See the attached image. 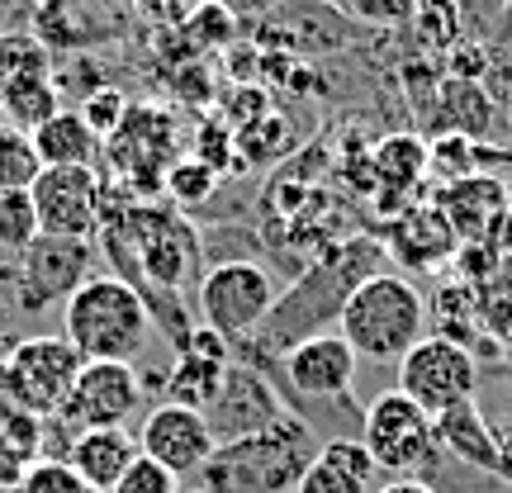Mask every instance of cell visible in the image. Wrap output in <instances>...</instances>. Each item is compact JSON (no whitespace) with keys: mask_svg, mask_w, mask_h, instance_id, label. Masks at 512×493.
<instances>
[{"mask_svg":"<svg viewBox=\"0 0 512 493\" xmlns=\"http://www.w3.org/2000/svg\"><path fill=\"white\" fill-rule=\"evenodd\" d=\"M437 422V446L441 456H456L465 470L475 475L503 479V451H498V432L489 427V418L479 413V403H460L451 413H441Z\"/></svg>","mask_w":512,"mask_h":493,"instance_id":"cell-17","label":"cell"},{"mask_svg":"<svg viewBox=\"0 0 512 493\" xmlns=\"http://www.w3.org/2000/svg\"><path fill=\"white\" fill-rule=\"evenodd\" d=\"M181 493H209V489H200V484H190V489H181Z\"/></svg>","mask_w":512,"mask_h":493,"instance_id":"cell-40","label":"cell"},{"mask_svg":"<svg viewBox=\"0 0 512 493\" xmlns=\"http://www.w3.org/2000/svg\"><path fill=\"white\" fill-rule=\"evenodd\" d=\"M479 384H484V366L479 356L456 337L427 332L418 347L399 361V389L418 403L427 418H441L460 403H475Z\"/></svg>","mask_w":512,"mask_h":493,"instance_id":"cell-8","label":"cell"},{"mask_svg":"<svg viewBox=\"0 0 512 493\" xmlns=\"http://www.w3.org/2000/svg\"><path fill=\"white\" fill-rule=\"evenodd\" d=\"M34 238H43L34 195H29V190H5V195H0V247L24 252Z\"/></svg>","mask_w":512,"mask_h":493,"instance_id":"cell-25","label":"cell"},{"mask_svg":"<svg viewBox=\"0 0 512 493\" xmlns=\"http://www.w3.org/2000/svg\"><path fill=\"white\" fill-rule=\"evenodd\" d=\"M100 171L95 166H43L29 185L38 228L48 238H95L100 228Z\"/></svg>","mask_w":512,"mask_h":493,"instance_id":"cell-12","label":"cell"},{"mask_svg":"<svg viewBox=\"0 0 512 493\" xmlns=\"http://www.w3.org/2000/svg\"><path fill=\"white\" fill-rule=\"evenodd\" d=\"M38 171H43V162L34 152V138L10 119H0V195L5 190H29Z\"/></svg>","mask_w":512,"mask_h":493,"instance_id":"cell-24","label":"cell"},{"mask_svg":"<svg viewBox=\"0 0 512 493\" xmlns=\"http://www.w3.org/2000/svg\"><path fill=\"white\" fill-rule=\"evenodd\" d=\"M138 456L143 451H138V437L128 427H91V432H76L67 465L86 479V489H114Z\"/></svg>","mask_w":512,"mask_h":493,"instance_id":"cell-18","label":"cell"},{"mask_svg":"<svg viewBox=\"0 0 512 493\" xmlns=\"http://www.w3.org/2000/svg\"><path fill=\"white\" fill-rule=\"evenodd\" d=\"M204 0H133L138 19H147L152 29H181L185 19L200 10Z\"/></svg>","mask_w":512,"mask_h":493,"instance_id":"cell-34","label":"cell"},{"mask_svg":"<svg viewBox=\"0 0 512 493\" xmlns=\"http://www.w3.org/2000/svg\"><path fill=\"white\" fill-rule=\"evenodd\" d=\"M0 337H5V332H0Z\"/></svg>","mask_w":512,"mask_h":493,"instance_id":"cell-42","label":"cell"},{"mask_svg":"<svg viewBox=\"0 0 512 493\" xmlns=\"http://www.w3.org/2000/svg\"><path fill=\"white\" fill-rule=\"evenodd\" d=\"M0 110H5V119L15 128L34 133L43 119H53L62 110V91H57V81L48 76V67L43 72H24L0 91Z\"/></svg>","mask_w":512,"mask_h":493,"instance_id":"cell-22","label":"cell"},{"mask_svg":"<svg viewBox=\"0 0 512 493\" xmlns=\"http://www.w3.org/2000/svg\"><path fill=\"white\" fill-rule=\"evenodd\" d=\"M0 332H15V323H10V318H5V309H0Z\"/></svg>","mask_w":512,"mask_h":493,"instance_id":"cell-39","label":"cell"},{"mask_svg":"<svg viewBox=\"0 0 512 493\" xmlns=\"http://www.w3.org/2000/svg\"><path fill=\"white\" fill-rule=\"evenodd\" d=\"M275 294L280 290H275L271 271L261 261H252V256L214 261L200 275V285H195V318L209 332H219L228 347H238V342L261 332L266 313L275 309Z\"/></svg>","mask_w":512,"mask_h":493,"instance_id":"cell-6","label":"cell"},{"mask_svg":"<svg viewBox=\"0 0 512 493\" xmlns=\"http://www.w3.org/2000/svg\"><path fill=\"white\" fill-rule=\"evenodd\" d=\"M337 332L366 361H384V366L403 361L427 337V299L399 271H380L351 290L342 318H337Z\"/></svg>","mask_w":512,"mask_h":493,"instance_id":"cell-5","label":"cell"},{"mask_svg":"<svg viewBox=\"0 0 512 493\" xmlns=\"http://www.w3.org/2000/svg\"><path fill=\"white\" fill-rule=\"evenodd\" d=\"M408 29L418 34L422 53L437 57V62H446V57L465 43V19H460L456 0H418V10H413V19H408Z\"/></svg>","mask_w":512,"mask_h":493,"instance_id":"cell-23","label":"cell"},{"mask_svg":"<svg viewBox=\"0 0 512 493\" xmlns=\"http://www.w3.org/2000/svg\"><path fill=\"white\" fill-rule=\"evenodd\" d=\"M86 493H114V489H86Z\"/></svg>","mask_w":512,"mask_h":493,"instance_id":"cell-41","label":"cell"},{"mask_svg":"<svg viewBox=\"0 0 512 493\" xmlns=\"http://www.w3.org/2000/svg\"><path fill=\"white\" fill-rule=\"evenodd\" d=\"M361 446L380 465V475L389 479H427V470L441 460L437 422L427 418L403 389H384L380 399H370L366 418H361Z\"/></svg>","mask_w":512,"mask_h":493,"instance_id":"cell-7","label":"cell"},{"mask_svg":"<svg viewBox=\"0 0 512 493\" xmlns=\"http://www.w3.org/2000/svg\"><path fill=\"white\" fill-rule=\"evenodd\" d=\"M384 271V247L370 238H351L342 247H332L328 256H318L313 266L294 275V285L285 294H275V309L266 313V323L256 337H247L252 347L266 356H285L294 342H304L313 332H332V323L342 318V304L351 290Z\"/></svg>","mask_w":512,"mask_h":493,"instance_id":"cell-1","label":"cell"},{"mask_svg":"<svg viewBox=\"0 0 512 493\" xmlns=\"http://www.w3.org/2000/svg\"><path fill=\"white\" fill-rule=\"evenodd\" d=\"M375 479H380V465L370 460L361 437H337L318 446L294 493H375L380 489Z\"/></svg>","mask_w":512,"mask_h":493,"instance_id":"cell-16","label":"cell"},{"mask_svg":"<svg viewBox=\"0 0 512 493\" xmlns=\"http://www.w3.org/2000/svg\"><path fill=\"white\" fill-rule=\"evenodd\" d=\"M86 5H100V10H133V0H86Z\"/></svg>","mask_w":512,"mask_h":493,"instance_id":"cell-37","label":"cell"},{"mask_svg":"<svg viewBox=\"0 0 512 493\" xmlns=\"http://www.w3.org/2000/svg\"><path fill=\"white\" fill-rule=\"evenodd\" d=\"M441 214L456 228V238H489L494 223L508 214V190L494 176H460L441 190Z\"/></svg>","mask_w":512,"mask_h":493,"instance_id":"cell-19","label":"cell"},{"mask_svg":"<svg viewBox=\"0 0 512 493\" xmlns=\"http://www.w3.org/2000/svg\"><path fill=\"white\" fill-rule=\"evenodd\" d=\"M437 114L441 133H460V138H484L494 128V100L479 86L475 76H441L437 91Z\"/></svg>","mask_w":512,"mask_h":493,"instance_id":"cell-21","label":"cell"},{"mask_svg":"<svg viewBox=\"0 0 512 493\" xmlns=\"http://www.w3.org/2000/svg\"><path fill=\"white\" fill-rule=\"evenodd\" d=\"M124 29V10H100L86 0H43L34 10V38L53 53H81L91 43H110Z\"/></svg>","mask_w":512,"mask_h":493,"instance_id":"cell-15","label":"cell"},{"mask_svg":"<svg viewBox=\"0 0 512 493\" xmlns=\"http://www.w3.org/2000/svg\"><path fill=\"white\" fill-rule=\"evenodd\" d=\"M375 493H437V484L432 479H413V475H403V479H384Z\"/></svg>","mask_w":512,"mask_h":493,"instance_id":"cell-35","label":"cell"},{"mask_svg":"<svg viewBox=\"0 0 512 493\" xmlns=\"http://www.w3.org/2000/svg\"><path fill=\"white\" fill-rule=\"evenodd\" d=\"M332 5H337V0H332Z\"/></svg>","mask_w":512,"mask_h":493,"instance_id":"cell-43","label":"cell"},{"mask_svg":"<svg viewBox=\"0 0 512 493\" xmlns=\"http://www.w3.org/2000/svg\"><path fill=\"white\" fill-rule=\"evenodd\" d=\"M337 10H342L351 24H361V29L394 34V29H408L418 0H337Z\"/></svg>","mask_w":512,"mask_h":493,"instance_id":"cell-26","label":"cell"},{"mask_svg":"<svg viewBox=\"0 0 512 493\" xmlns=\"http://www.w3.org/2000/svg\"><path fill=\"white\" fill-rule=\"evenodd\" d=\"M503 361H508V370H512V337H503Z\"/></svg>","mask_w":512,"mask_h":493,"instance_id":"cell-38","label":"cell"},{"mask_svg":"<svg viewBox=\"0 0 512 493\" xmlns=\"http://www.w3.org/2000/svg\"><path fill=\"white\" fill-rule=\"evenodd\" d=\"M285 413H290V408L280 399V389L256 366H247V361H228L214 399L204 403V422H209V432H214L219 446L223 441L256 437V432L275 427Z\"/></svg>","mask_w":512,"mask_h":493,"instance_id":"cell-11","label":"cell"},{"mask_svg":"<svg viewBox=\"0 0 512 493\" xmlns=\"http://www.w3.org/2000/svg\"><path fill=\"white\" fill-rule=\"evenodd\" d=\"M29 138H34V152L43 166H95L105 157V138L72 105H62L53 119H43Z\"/></svg>","mask_w":512,"mask_h":493,"instance_id":"cell-20","label":"cell"},{"mask_svg":"<svg viewBox=\"0 0 512 493\" xmlns=\"http://www.w3.org/2000/svg\"><path fill=\"white\" fill-rule=\"evenodd\" d=\"M176 34H200L195 38V48H223L228 38H238V15H233L223 0H204L200 10L185 19Z\"/></svg>","mask_w":512,"mask_h":493,"instance_id":"cell-27","label":"cell"},{"mask_svg":"<svg viewBox=\"0 0 512 493\" xmlns=\"http://www.w3.org/2000/svg\"><path fill=\"white\" fill-rule=\"evenodd\" d=\"M143 375L124 361H86L76 375L72 394L62 399L57 418L72 432H91V427H128V418L143 408Z\"/></svg>","mask_w":512,"mask_h":493,"instance_id":"cell-10","label":"cell"},{"mask_svg":"<svg viewBox=\"0 0 512 493\" xmlns=\"http://www.w3.org/2000/svg\"><path fill=\"white\" fill-rule=\"evenodd\" d=\"M95 266V238H34L24 252L0 247V309L10 323L62 309Z\"/></svg>","mask_w":512,"mask_h":493,"instance_id":"cell-4","label":"cell"},{"mask_svg":"<svg viewBox=\"0 0 512 493\" xmlns=\"http://www.w3.org/2000/svg\"><path fill=\"white\" fill-rule=\"evenodd\" d=\"M356 29L361 24H351L332 0H271L266 15L256 19V43L313 57V53L347 48L351 38H356Z\"/></svg>","mask_w":512,"mask_h":493,"instance_id":"cell-13","label":"cell"},{"mask_svg":"<svg viewBox=\"0 0 512 493\" xmlns=\"http://www.w3.org/2000/svg\"><path fill=\"white\" fill-rule=\"evenodd\" d=\"M214 432L204 422L200 408L185 403H152L138 432V451L152 456L157 465H166L176 479H195L204 470V460L214 456Z\"/></svg>","mask_w":512,"mask_h":493,"instance_id":"cell-14","label":"cell"},{"mask_svg":"<svg viewBox=\"0 0 512 493\" xmlns=\"http://www.w3.org/2000/svg\"><path fill=\"white\" fill-rule=\"evenodd\" d=\"M76 110H81V119H86L100 138H110L114 128L124 124L128 100H124V91H119V86H100V91H91L81 105H76Z\"/></svg>","mask_w":512,"mask_h":493,"instance_id":"cell-31","label":"cell"},{"mask_svg":"<svg viewBox=\"0 0 512 493\" xmlns=\"http://www.w3.org/2000/svg\"><path fill=\"white\" fill-rule=\"evenodd\" d=\"M323 441L313 437V427L304 418H285L242 441H223L214 446V456L204 460V470L195 484L209 493H294L304 470L313 465Z\"/></svg>","mask_w":512,"mask_h":493,"instance_id":"cell-2","label":"cell"},{"mask_svg":"<svg viewBox=\"0 0 512 493\" xmlns=\"http://www.w3.org/2000/svg\"><path fill=\"white\" fill-rule=\"evenodd\" d=\"M15 493H86V479L76 475L67 460L43 456V460H34V465H29V475L19 479Z\"/></svg>","mask_w":512,"mask_h":493,"instance_id":"cell-29","label":"cell"},{"mask_svg":"<svg viewBox=\"0 0 512 493\" xmlns=\"http://www.w3.org/2000/svg\"><path fill=\"white\" fill-rule=\"evenodd\" d=\"M185 479H176L166 465H157L152 456H138L124 470V479L114 484V493H181Z\"/></svg>","mask_w":512,"mask_h":493,"instance_id":"cell-32","label":"cell"},{"mask_svg":"<svg viewBox=\"0 0 512 493\" xmlns=\"http://www.w3.org/2000/svg\"><path fill=\"white\" fill-rule=\"evenodd\" d=\"M498 451H503V484H512V437H498Z\"/></svg>","mask_w":512,"mask_h":493,"instance_id":"cell-36","label":"cell"},{"mask_svg":"<svg viewBox=\"0 0 512 493\" xmlns=\"http://www.w3.org/2000/svg\"><path fill=\"white\" fill-rule=\"evenodd\" d=\"M375 166H380L389 181L399 176V185H413V176L427 166V147L418 138H384L380 152H375Z\"/></svg>","mask_w":512,"mask_h":493,"instance_id":"cell-30","label":"cell"},{"mask_svg":"<svg viewBox=\"0 0 512 493\" xmlns=\"http://www.w3.org/2000/svg\"><path fill=\"white\" fill-rule=\"evenodd\" d=\"M456 5L460 19H465V38H475V43H489L503 15H508V0H456Z\"/></svg>","mask_w":512,"mask_h":493,"instance_id":"cell-33","label":"cell"},{"mask_svg":"<svg viewBox=\"0 0 512 493\" xmlns=\"http://www.w3.org/2000/svg\"><path fill=\"white\" fill-rule=\"evenodd\" d=\"M62 337L86 361H124L133 366L152 342V313L143 294L119 275H91L62 304Z\"/></svg>","mask_w":512,"mask_h":493,"instance_id":"cell-3","label":"cell"},{"mask_svg":"<svg viewBox=\"0 0 512 493\" xmlns=\"http://www.w3.org/2000/svg\"><path fill=\"white\" fill-rule=\"evenodd\" d=\"M0 366L10 380L19 413H38V418H53L62 399L72 394L76 375L86 366V356L62 337V332H24L10 351H0Z\"/></svg>","mask_w":512,"mask_h":493,"instance_id":"cell-9","label":"cell"},{"mask_svg":"<svg viewBox=\"0 0 512 493\" xmlns=\"http://www.w3.org/2000/svg\"><path fill=\"white\" fill-rule=\"evenodd\" d=\"M214 185H219V171L214 166H204L200 157L195 162H171L166 166V195L176 204H204L214 195Z\"/></svg>","mask_w":512,"mask_h":493,"instance_id":"cell-28","label":"cell"}]
</instances>
